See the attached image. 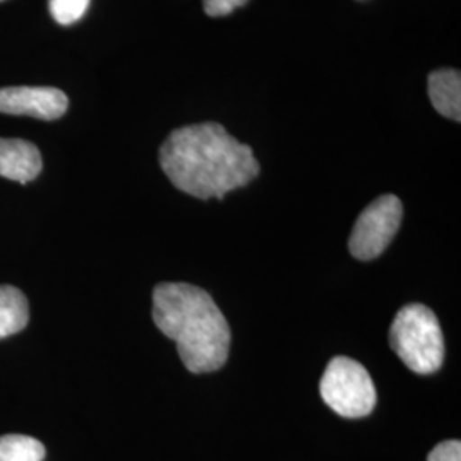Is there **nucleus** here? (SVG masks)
Instances as JSON below:
<instances>
[{
    "mask_svg": "<svg viewBox=\"0 0 461 461\" xmlns=\"http://www.w3.org/2000/svg\"><path fill=\"white\" fill-rule=\"evenodd\" d=\"M41 167V154L34 144L23 139L0 137V176L24 185L34 180Z\"/></svg>",
    "mask_w": 461,
    "mask_h": 461,
    "instance_id": "obj_7",
    "label": "nucleus"
},
{
    "mask_svg": "<svg viewBox=\"0 0 461 461\" xmlns=\"http://www.w3.org/2000/svg\"><path fill=\"white\" fill-rule=\"evenodd\" d=\"M89 2L91 0H50V13L59 24L68 26L86 14Z\"/></svg>",
    "mask_w": 461,
    "mask_h": 461,
    "instance_id": "obj_11",
    "label": "nucleus"
},
{
    "mask_svg": "<svg viewBox=\"0 0 461 461\" xmlns=\"http://www.w3.org/2000/svg\"><path fill=\"white\" fill-rule=\"evenodd\" d=\"M429 98L436 112L451 118L461 120V74L453 68L434 70L429 76Z\"/></svg>",
    "mask_w": 461,
    "mask_h": 461,
    "instance_id": "obj_8",
    "label": "nucleus"
},
{
    "mask_svg": "<svg viewBox=\"0 0 461 461\" xmlns=\"http://www.w3.org/2000/svg\"><path fill=\"white\" fill-rule=\"evenodd\" d=\"M45 446L38 439L21 434L0 438V461H43Z\"/></svg>",
    "mask_w": 461,
    "mask_h": 461,
    "instance_id": "obj_10",
    "label": "nucleus"
},
{
    "mask_svg": "<svg viewBox=\"0 0 461 461\" xmlns=\"http://www.w3.org/2000/svg\"><path fill=\"white\" fill-rule=\"evenodd\" d=\"M152 320L176 342L178 356L190 373H214L228 361L230 323L207 291L185 282L156 285Z\"/></svg>",
    "mask_w": 461,
    "mask_h": 461,
    "instance_id": "obj_2",
    "label": "nucleus"
},
{
    "mask_svg": "<svg viewBox=\"0 0 461 461\" xmlns=\"http://www.w3.org/2000/svg\"><path fill=\"white\" fill-rule=\"evenodd\" d=\"M390 346L417 375H432L445 361V337L434 312L419 303L403 306L392 323Z\"/></svg>",
    "mask_w": 461,
    "mask_h": 461,
    "instance_id": "obj_3",
    "label": "nucleus"
},
{
    "mask_svg": "<svg viewBox=\"0 0 461 461\" xmlns=\"http://www.w3.org/2000/svg\"><path fill=\"white\" fill-rule=\"evenodd\" d=\"M247 2L248 0H203V9L209 16H228Z\"/></svg>",
    "mask_w": 461,
    "mask_h": 461,
    "instance_id": "obj_13",
    "label": "nucleus"
},
{
    "mask_svg": "<svg viewBox=\"0 0 461 461\" xmlns=\"http://www.w3.org/2000/svg\"><path fill=\"white\" fill-rule=\"evenodd\" d=\"M68 108V98L57 87H2L0 113L28 115L40 120H57Z\"/></svg>",
    "mask_w": 461,
    "mask_h": 461,
    "instance_id": "obj_6",
    "label": "nucleus"
},
{
    "mask_svg": "<svg viewBox=\"0 0 461 461\" xmlns=\"http://www.w3.org/2000/svg\"><path fill=\"white\" fill-rule=\"evenodd\" d=\"M0 2H2V0H0Z\"/></svg>",
    "mask_w": 461,
    "mask_h": 461,
    "instance_id": "obj_14",
    "label": "nucleus"
},
{
    "mask_svg": "<svg viewBox=\"0 0 461 461\" xmlns=\"http://www.w3.org/2000/svg\"><path fill=\"white\" fill-rule=\"evenodd\" d=\"M428 461H461L460 441L449 439L439 443L429 453Z\"/></svg>",
    "mask_w": 461,
    "mask_h": 461,
    "instance_id": "obj_12",
    "label": "nucleus"
},
{
    "mask_svg": "<svg viewBox=\"0 0 461 461\" xmlns=\"http://www.w3.org/2000/svg\"><path fill=\"white\" fill-rule=\"evenodd\" d=\"M320 393L330 409L346 419L366 417L376 407V388L363 364L337 356L330 361Z\"/></svg>",
    "mask_w": 461,
    "mask_h": 461,
    "instance_id": "obj_4",
    "label": "nucleus"
},
{
    "mask_svg": "<svg viewBox=\"0 0 461 461\" xmlns=\"http://www.w3.org/2000/svg\"><path fill=\"white\" fill-rule=\"evenodd\" d=\"M403 205L395 195H381L357 217L348 240V249L357 260H375L390 247L400 230Z\"/></svg>",
    "mask_w": 461,
    "mask_h": 461,
    "instance_id": "obj_5",
    "label": "nucleus"
},
{
    "mask_svg": "<svg viewBox=\"0 0 461 461\" xmlns=\"http://www.w3.org/2000/svg\"><path fill=\"white\" fill-rule=\"evenodd\" d=\"M30 321L26 296L13 285H0V340L19 333Z\"/></svg>",
    "mask_w": 461,
    "mask_h": 461,
    "instance_id": "obj_9",
    "label": "nucleus"
},
{
    "mask_svg": "<svg viewBox=\"0 0 461 461\" xmlns=\"http://www.w3.org/2000/svg\"><path fill=\"white\" fill-rule=\"evenodd\" d=\"M159 163L178 190L202 200L224 198L260 173L251 148L214 122L169 133L159 150Z\"/></svg>",
    "mask_w": 461,
    "mask_h": 461,
    "instance_id": "obj_1",
    "label": "nucleus"
}]
</instances>
